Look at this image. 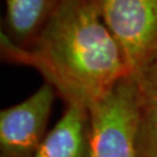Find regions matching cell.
Masks as SVG:
<instances>
[{
  "instance_id": "6",
  "label": "cell",
  "mask_w": 157,
  "mask_h": 157,
  "mask_svg": "<svg viewBox=\"0 0 157 157\" xmlns=\"http://www.w3.org/2000/svg\"><path fill=\"white\" fill-rule=\"evenodd\" d=\"M6 35L17 45H28L62 0H5Z\"/></svg>"
},
{
  "instance_id": "5",
  "label": "cell",
  "mask_w": 157,
  "mask_h": 157,
  "mask_svg": "<svg viewBox=\"0 0 157 157\" xmlns=\"http://www.w3.org/2000/svg\"><path fill=\"white\" fill-rule=\"evenodd\" d=\"M33 157H90V113L78 102L67 104V111Z\"/></svg>"
},
{
  "instance_id": "1",
  "label": "cell",
  "mask_w": 157,
  "mask_h": 157,
  "mask_svg": "<svg viewBox=\"0 0 157 157\" xmlns=\"http://www.w3.org/2000/svg\"><path fill=\"white\" fill-rule=\"evenodd\" d=\"M1 52L7 61L39 70L67 104L78 102L87 108L120 79L130 76L98 0H62L26 47L1 33Z\"/></svg>"
},
{
  "instance_id": "7",
  "label": "cell",
  "mask_w": 157,
  "mask_h": 157,
  "mask_svg": "<svg viewBox=\"0 0 157 157\" xmlns=\"http://www.w3.org/2000/svg\"><path fill=\"white\" fill-rule=\"evenodd\" d=\"M133 77L139 91L140 157H157V56Z\"/></svg>"
},
{
  "instance_id": "2",
  "label": "cell",
  "mask_w": 157,
  "mask_h": 157,
  "mask_svg": "<svg viewBox=\"0 0 157 157\" xmlns=\"http://www.w3.org/2000/svg\"><path fill=\"white\" fill-rule=\"evenodd\" d=\"M89 113L90 157H140L139 91L133 76L95 99Z\"/></svg>"
},
{
  "instance_id": "4",
  "label": "cell",
  "mask_w": 157,
  "mask_h": 157,
  "mask_svg": "<svg viewBox=\"0 0 157 157\" xmlns=\"http://www.w3.org/2000/svg\"><path fill=\"white\" fill-rule=\"evenodd\" d=\"M56 90L49 83L0 112L1 157H33L44 139Z\"/></svg>"
},
{
  "instance_id": "3",
  "label": "cell",
  "mask_w": 157,
  "mask_h": 157,
  "mask_svg": "<svg viewBox=\"0 0 157 157\" xmlns=\"http://www.w3.org/2000/svg\"><path fill=\"white\" fill-rule=\"evenodd\" d=\"M102 19L119 43L129 75L157 56V0H98Z\"/></svg>"
}]
</instances>
